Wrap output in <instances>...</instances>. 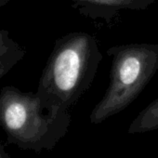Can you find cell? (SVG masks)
<instances>
[{
    "label": "cell",
    "instance_id": "2",
    "mask_svg": "<svg viewBox=\"0 0 158 158\" xmlns=\"http://www.w3.org/2000/svg\"><path fill=\"white\" fill-rule=\"evenodd\" d=\"M110 84L90 114L92 124H101L129 106L158 71V44L132 43L111 47Z\"/></svg>",
    "mask_w": 158,
    "mask_h": 158
},
{
    "label": "cell",
    "instance_id": "1",
    "mask_svg": "<svg viewBox=\"0 0 158 158\" xmlns=\"http://www.w3.org/2000/svg\"><path fill=\"white\" fill-rule=\"evenodd\" d=\"M102 60L99 42L85 32H72L55 41L35 92L43 109L66 114L89 89Z\"/></svg>",
    "mask_w": 158,
    "mask_h": 158
},
{
    "label": "cell",
    "instance_id": "7",
    "mask_svg": "<svg viewBox=\"0 0 158 158\" xmlns=\"http://www.w3.org/2000/svg\"><path fill=\"white\" fill-rule=\"evenodd\" d=\"M0 158H10L5 152L4 150V146L0 143Z\"/></svg>",
    "mask_w": 158,
    "mask_h": 158
},
{
    "label": "cell",
    "instance_id": "4",
    "mask_svg": "<svg viewBox=\"0 0 158 158\" xmlns=\"http://www.w3.org/2000/svg\"><path fill=\"white\" fill-rule=\"evenodd\" d=\"M81 15L112 23L123 10H146L155 0H71Z\"/></svg>",
    "mask_w": 158,
    "mask_h": 158
},
{
    "label": "cell",
    "instance_id": "5",
    "mask_svg": "<svg viewBox=\"0 0 158 158\" xmlns=\"http://www.w3.org/2000/svg\"><path fill=\"white\" fill-rule=\"evenodd\" d=\"M26 54V50L13 38L8 30H0V79L19 63Z\"/></svg>",
    "mask_w": 158,
    "mask_h": 158
},
{
    "label": "cell",
    "instance_id": "8",
    "mask_svg": "<svg viewBox=\"0 0 158 158\" xmlns=\"http://www.w3.org/2000/svg\"><path fill=\"white\" fill-rule=\"evenodd\" d=\"M11 1H13V0H0V8L6 6L7 4L10 3Z\"/></svg>",
    "mask_w": 158,
    "mask_h": 158
},
{
    "label": "cell",
    "instance_id": "3",
    "mask_svg": "<svg viewBox=\"0 0 158 158\" xmlns=\"http://www.w3.org/2000/svg\"><path fill=\"white\" fill-rule=\"evenodd\" d=\"M68 114L53 115L46 112L36 93L23 92L13 86L0 90V126L9 142L23 149L44 147L69 123Z\"/></svg>",
    "mask_w": 158,
    "mask_h": 158
},
{
    "label": "cell",
    "instance_id": "6",
    "mask_svg": "<svg viewBox=\"0 0 158 158\" xmlns=\"http://www.w3.org/2000/svg\"><path fill=\"white\" fill-rule=\"evenodd\" d=\"M155 129H158V98L138 114L132 121L127 132L129 134H136Z\"/></svg>",
    "mask_w": 158,
    "mask_h": 158
}]
</instances>
